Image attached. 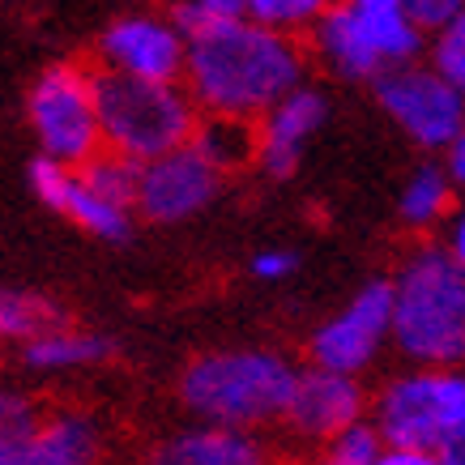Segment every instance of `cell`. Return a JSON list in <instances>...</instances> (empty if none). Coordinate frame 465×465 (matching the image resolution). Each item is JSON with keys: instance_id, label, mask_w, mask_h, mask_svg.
Masks as SVG:
<instances>
[{"instance_id": "ac0fdd59", "label": "cell", "mask_w": 465, "mask_h": 465, "mask_svg": "<svg viewBox=\"0 0 465 465\" xmlns=\"http://www.w3.org/2000/svg\"><path fill=\"white\" fill-rule=\"evenodd\" d=\"M77 226H85L90 235H99V240H128V231H133V223H128V205H115V201H107L103 193H94L90 183L77 175L69 188V201H64V210Z\"/></svg>"}, {"instance_id": "9a60e30c", "label": "cell", "mask_w": 465, "mask_h": 465, "mask_svg": "<svg viewBox=\"0 0 465 465\" xmlns=\"http://www.w3.org/2000/svg\"><path fill=\"white\" fill-rule=\"evenodd\" d=\"M188 142L197 145L218 171H231V167L252 163V158L261 154V124H256V115L205 112Z\"/></svg>"}, {"instance_id": "cb8c5ba5", "label": "cell", "mask_w": 465, "mask_h": 465, "mask_svg": "<svg viewBox=\"0 0 465 465\" xmlns=\"http://www.w3.org/2000/svg\"><path fill=\"white\" fill-rule=\"evenodd\" d=\"M324 9H329V0H252V5H248V17L291 35V30H299V26H316Z\"/></svg>"}, {"instance_id": "d6986e66", "label": "cell", "mask_w": 465, "mask_h": 465, "mask_svg": "<svg viewBox=\"0 0 465 465\" xmlns=\"http://www.w3.org/2000/svg\"><path fill=\"white\" fill-rule=\"evenodd\" d=\"M47 329H60V308L52 299L0 291V341H30Z\"/></svg>"}, {"instance_id": "d6a6232c", "label": "cell", "mask_w": 465, "mask_h": 465, "mask_svg": "<svg viewBox=\"0 0 465 465\" xmlns=\"http://www.w3.org/2000/svg\"><path fill=\"white\" fill-rule=\"evenodd\" d=\"M359 9H406V0H351Z\"/></svg>"}, {"instance_id": "7402d4cb", "label": "cell", "mask_w": 465, "mask_h": 465, "mask_svg": "<svg viewBox=\"0 0 465 465\" xmlns=\"http://www.w3.org/2000/svg\"><path fill=\"white\" fill-rule=\"evenodd\" d=\"M397 210H401V218H406L410 226L436 223L440 213L449 210V175H444L440 167H419L414 175H410L406 188H401Z\"/></svg>"}, {"instance_id": "6da1fadb", "label": "cell", "mask_w": 465, "mask_h": 465, "mask_svg": "<svg viewBox=\"0 0 465 465\" xmlns=\"http://www.w3.org/2000/svg\"><path fill=\"white\" fill-rule=\"evenodd\" d=\"M303 77V52L286 30H273L256 17L213 14L188 39V69L183 85L193 90L197 107L231 115H261L291 94Z\"/></svg>"}, {"instance_id": "4316f807", "label": "cell", "mask_w": 465, "mask_h": 465, "mask_svg": "<svg viewBox=\"0 0 465 465\" xmlns=\"http://www.w3.org/2000/svg\"><path fill=\"white\" fill-rule=\"evenodd\" d=\"M406 14L423 30H440L457 14H465V0H406Z\"/></svg>"}, {"instance_id": "ba28073f", "label": "cell", "mask_w": 465, "mask_h": 465, "mask_svg": "<svg viewBox=\"0 0 465 465\" xmlns=\"http://www.w3.org/2000/svg\"><path fill=\"white\" fill-rule=\"evenodd\" d=\"M384 338H393V282H367L333 321L316 329L312 363L359 376Z\"/></svg>"}, {"instance_id": "7c38bea8", "label": "cell", "mask_w": 465, "mask_h": 465, "mask_svg": "<svg viewBox=\"0 0 465 465\" xmlns=\"http://www.w3.org/2000/svg\"><path fill=\"white\" fill-rule=\"evenodd\" d=\"M321 124H324V99L308 85H295L291 94H282L261 115V154H256V163L273 180H286L299 167L303 145Z\"/></svg>"}, {"instance_id": "4fadbf2b", "label": "cell", "mask_w": 465, "mask_h": 465, "mask_svg": "<svg viewBox=\"0 0 465 465\" xmlns=\"http://www.w3.org/2000/svg\"><path fill=\"white\" fill-rule=\"evenodd\" d=\"M316 47L321 56L341 73V77H381L389 69L381 43L371 35V22L359 5H338V9H324L316 22Z\"/></svg>"}, {"instance_id": "5bb4252c", "label": "cell", "mask_w": 465, "mask_h": 465, "mask_svg": "<svg viewBox=\"0 0 465 465\" xmlns=\"http://www.w3.org/2000/svg\"><path fill=\"white\" fill-rule=\"evenodd\" d=\"M158 461L167 465H252L261 461L256 440L248 436V427H226V423H210L201 431L171 440L167 449L158 452Z\"/></svg>"}, {"instance_id": "3957f363", "label": "cell", "mask_w": 465, "mask_h": 465, "mask_svg": "<svg viewBox=\"0 0 465 465\" xmlns=\"http://www.w3.org/2000/svg\"><path fill=\"white\" fill-rule=\"evenodd\" d=\"M295 381V367L269 351H218L183 371V401L210 423L261 427L286 419Z\"/></svg>"}, {"instance_id": "277c9868", "label": "cell", "mask_w": 465, "mask_h": 465, "mask_svg": "<svg viewBox=\"0 0 465 465\" xmlns=\"http://www.w3.org/2000/svg\"><path fill=\"white\" fill-rule=\"evenodd\" d=\"M99 85L103 145L124 158L150 163L183 145L197 128V99L180 82H150L120 69L94 73Z\"/></svg>"}, {"instance_id": "9c48e42d", "label": "cell", "mask_w": 465, "mask_h": 465, "mask_svg": "<svg viewBox=\"0 0 465 465\" xmlns=\"http://www.w3.org/2000/svg\"><path fill=\"white\" fill-rule=\"evenodd\" d=\"M213 193H218V167L193 142H183L167 154L142 163L137 210L150 223H180V218L205 210Z\"/></svg>"}, {"instance_id": "5b68a950", "label": "cell", "mask_w": 465, "mask_h": 465, "mask_svg": "<svg viewBox=\"0 0 465 465\" xmlns=\"http://www.w3.org/2000/svg\"><path fill=\"white\" fill-rule=\"evenodd\" d=\"M376 427L389 449H414L440 461V449L465 427V376L452 367H427L393 381L376 401Z\"/></svg>"}, {"instance_id": "f1b7e54d", "label": "cell", "mask_w": 465, "mask_h": 465, "mask_svg": "<svg viewBox=\"0 0 465 465\" xmlns=\"http://www.w3.org/2000/svg\"><path fill=\"white\" fill-rule=\"evenodd\" d=\"M449 175L465 183V124H461V133H457L452 145H449Z\"/></svg>"}, {"instance_id": "2e32d148", "label": "cell", "mask_w": 465, "mask_h": 465, "mask_svg": "<svg viewBox=\"0 0 465 465\" xmlns=\"http://www.w3.org/2000/svg\"><path fill=\"white\" fill-rule=\"evenodd\" d=\"M99 449V431L82 414H56L39 423L35 440H30L26 465H82Z\"/></svg>"}, {"instance_id": "52a82bcc", "label": "cell", "mask_w": 465, "mask_h": 465, "mask_svg": "<svg viewBox=\"0 0 465 465\" xmlns=\"http://www.w3.org/2000/svg\"><path fill=\"white\" fill-rule=\"evenodd\" d=\"M381 107L427 150H449L465 124V94L440 69H389L376 77Z\"/></svg>"}, {"instance_id": "d4e9b609", "label": "cell", "mask_w": 465, "mask_h": 465, "mask_svg": "<svg viewBox=\"0 0 465 465\" xmlns=\"http://www.w3.org/2000/svg\"><path fill=\"white\" fill-rule=\"evenodd\" d=\"M77 180V171L69 163H60L52 154H39L30 163V183H35V197L43 205H52V210H64V201H69V188Z\"/></svg>"}, {"instance_id": "603a6c76", "label": "cell", "mask_w": 465, "mask_h": 465, "mask_svg": "<svg viewBox=\"0 0 465 465\" xmlns=\"http://www.w3.org/2000/svg\"><path fill=\"white\" fill-rule=\"evenodd\" d=\"M389 452V440L376 423L354 419L351 427H341L338 436L329 440V461L333 465H381Z\"/></svg>"}, {"instance_id": "83f0119b", "label": "cell", "mask_w": 465, "mask_h": 465, "mask_svg": "<svg viewBox=\"0 0 465 465\" xmlns=\"http://www.w3.org/2000/svg\"><path fill=\"white\" fill-rule=\"evenodd\" d=\"M299 269V256L286 252V248H265V252L252 261V273L256 278H265V282H278L286 273H295Z\"/></svg>"}, {"instance_id": "e0dca14e", "label": "cell", "mask_w": 465, "mask_h": 465, "mask_svg": "<svg viewBox=\"0 0 465 465\" xmlns=\"http://www.w3.org/2000/svg\"><path fill=\"white\" fill-rule=\"evenodd\" d=\"M112 351L103 338H90V333H64V329H47L39 338L26 341V363L39 367V371H69V367L94 363Z\"/></svg>"}, {"instance_id": "4dcf8cb0", "label": "cell", "mask_w": 465, "mask_h": 465, "mask_svg": "<svg viewBox=\"0 0 465 465\" xmlns=\"http://www.w3.org/2000/svg\"><path fill=\"white\" fill-rule=\"evenodd\" d=\"M201 5L213 9V14H223V17H240V14H248L252 0H201Z\"/></svg>"}, {"instance_id": "8992f818", "label": "cell", "mask_w": 465, "mask_h": 465, "mask_svg": "<svg viewBox=\"0 0 465 465\" xmlns=\"http://www.w3.org/2000/svg\"><path fill=\"white\" fill-rule=\"evenodd\" d=\"M30 128L39 137L43 154L82 167L107 150L99 120V85L77 64L47 69L30 90Z\"/></svg>"}, {"instance_id": "484cf974", "label": "cell", "mask_w": 465, "mask_h": 465, "mask_svg": "<svg viewBox=\"0 0 465 465\" xmlns=\"http://www.w3.org/2000/svg\"><path fill=\"white\" fill-rule=\"evenodd\" d=\"M436 69L465 94V14H457L452 22H444V26H440Z\"/></svg>"}, {"instance_id": "44dd1931", "label": "cell", "mask_w": 465, "mask_h": 465, "mask_svg": "<svg viewBox=\"0 0 465 465\" xmlns=\"http://www.w3.org/2000/svg\"><path fill=\"white\" fill-rule=\"evenodd\" d=\"M35 431H39L35 406L22 393L0 389V465H26Z\"/></svg>"}, {"instance_id": "1f68e13d", "label": "cell", "mask_w": 465, "mask_h": 465, "mask_svg": "<svg viewBox=\"0 0 465 465\" xmlns=\"http://www.w3.org/2000/svg\"><path fill=\"white\" fill-rule=\"evenodd\" d=\"M452 256L465 265V210H461V218H457V226H452Z\"/></svg>"}, {"instance_id": "f546056e", "label": "cell", "mask_w": 465, "mask_h": 465, "mask_svg": "<svg viewBox=\"0 0 465 465\" xmlns=\"http://www.w3.org/2000/svg\"><path fill=\"white\" fill-rule=\"evenodd\" d=\"M440 461L444 465H465V427L444 444V449H440Z\"/></svg>"}, {"instance_id": "8fae6325", "label": "cell", "mask_w": 465, "mask_h": 465, "mask_svg": "<svg viewBox=\"0 0 465 465\" xmlns=\"http://www.w3.org/2000/svg\"><path fill=\"white\" fill-rule=\"evenodd\" d=\"M354 419H363V389L354 384L351 371H333L321 363L312 371H299L291 406H286V423L295 436L329 444Z\"/></svg>"}, {"instance_id": "30bf717a", "label": "cell", "mask_w": 465, "mask_h": 465, "mask_svg": "<svg viewBox=\"0 0 465 465\" xmlns=\"http://www.w3.org/2000/svg\"><path fill=\"white\" fill-rule=\"evenodd\" d=\"M107 69L150 77V82H180L188 69V39L175 22L158 17H124L99 43Z\"/></svg>"}, {"instance_id": "ffe728a7", "label": "cell", "mask_w": 465, "mask_h": 465, "mask_svg": "<svg viewBox=\"0 0 465 465\" xmlns=\"http://www.w3.org/2000/svg\"><path fill=\"white\" fill-rule=\"evenodd\" d=\"M77 175H82L94 193H103L107 201H115V205H137V188H142V163L137 158H124L115 154V150H107V154H94L90 163H82L77 167Z\"/></svg>"}, {"instance_id": "7a4b0ae2", "label": "cell", "mask_w": 465, "mask_h": 465, "mask_svg": "<svg viewBox=\"0 0 465 465\" xmlns=\"http://www.w3.org/2000/svg\"><path fill=\"white\" fill-rule=\"evenodd\" d=\"M393 341L427 367L465 359V265L452 252L427 248L393 282Z\"/></svg>"}]
</instances>
